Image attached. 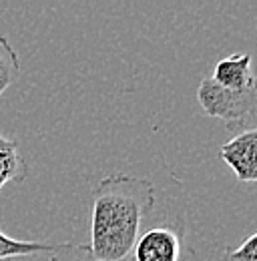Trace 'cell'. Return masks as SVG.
Returning a JSON list of instances; mask_svg holds the SVG:
<instances>
[{
  "label": "cell",
  "instance_id": "cell-1",
  "mask_svg": "<svg viewBox=\"0 0 257 261\" xmlns=\"http://www.w3.org/2000/svg\"><path fill=\"white\" fill-rule=\"evenodd\" d=\"M155 207V185L145 177L115 173L95 187L91 251L98 261L133 259L143 219Z\"/></svg>",
  "mask_w": 257,
  "mask_h": 261
},
{
  "label": "cell",
  "instance_id": "cell-2",
  "mask_svg": "<svg viewBox=\"0 0 257 261\" xmlns=\"http://www.w3.org/2000/svg\"><path fill=\"white\" fill-rule=\"evenodd\" d=\"M197 100L207 117L219 119L229 127L253 121L257 111L255 85L243 91H231L219 87L211 79H203L197 89Z\"/></svg>",
  "mask_w": 257,
  "mask_h": 261
},
{
  "label": "cell",
  "instance_id": "cell-3",
  "mask_svg": "<svg viewBox=\"0 0 257 261\" xmlns=\"http://www.w3.org/2000/svg\"><path fill=\"white\" fill-rule=\"evenodd\" d=\"M183 229L175 225H155L139 235L131 257L133 261H179Z\"/></svg>",
  "mask_w": 257,
  "mask_h": 261
},
{
  "label": "cell",
  "instance_id": "cell-4",
  "mask_svg": "<svg viewBox=\"0 0 257 261\" xmlns=\"http://www.w3.org/2000/svg\"><path fill=\"white\" fill-rule=\"evenodd\" d=\"M257 130L245 129L233 139H229L221 147L219 157L225 165H229L241 183H253L257 179Z\"/></svg>",
  "mask_w": 257,
  "mask_h": 261
},
{
  "label": "cell",
  "instance_id": "cell-5",
  "mask_svg": "<svg viewBox=\"0 0 257 261\" xmlns=\"http://www.w3.org/2000/svg\"><path fill=\"white\" fill-rule=\"evenodd\" d=\"M211 81L231 91H243L247 87H253L255 81L251 74V57L245 53H235L227 59H221L215 65Z\"/></svg>",
  "mask_w": 257,
  "mask_h": 261
},
{
  "label": "cell",
  "instance_id": "cell-6",
  "mask_svg": "<svg viewBox=\"0 0 257 261\" xmlns=\"http://www.w3.org/2000/svg\"><path fill=\"white\" fill-rule=\"evenodd\" d=\"M29 175V163L16 141L0 133V189L8 183H22Z\"/></svg>",
  "mask_w": 257,
  "mask_h": 261
},
{
  "label": "cell",
  "instance_id": "cell-7",
  "mask_svg": "<svg viewBox=\"0 0 257 261\" xmlns=\"http://www.w3.org/2000/svg\"><path fill=\"white\" fill-rule=\"evenodd\" d=\"M55 245L42 243V241H24V239H14L0 231V261L14 259V257H27V255H40V253H50Z\"/></svg>",
  "mask_w": 257,
  "mask_h": 261
},
{
  "label": "cell",
  "instance_id": "cell-8",
  "mask_svg": "<svg viewBox=\"0 0 257 261\" xmlns=\"http://www.w3.org/2000/svg\"><path fill=\"white\" fill-rule=\"evenodd\" d=\"M20 61L8 38L0 36V95L18 79Z\"/></svg>",
  "mask_w": 257,
  "mask_h": 261
},
{
  "label": "cell",
  "instance_id": "cell-9",
  "mask_svg": "<svg viewBox=\"0 0 257 261\" xmlns=\"http://www.w3.org/2000/svg\"><path fill=\"white\" fill-rule=\"evenodd\" d=\"M50 261H98L93 255L89 245H79V243H61L55 245L50 251ZM133 261V259H127Z\"/></svg>",
  "mask_w": 257,
  "mask_h": 261
},
{
  "label": "cell",
  "instance_id": "cell-10",
  "mask_svg": "<svg viewBox=\"0 0 257 261\" xmlns=\"http://www.w3.org/2000/svg\"><path fill=\"white\" fill-rule=\"evenodd\" d=\"M223 261H257V235L251 233L239 247L225 251Z\"/></svg>",
  "mask_w": 257,
  "mask_h": 261
},
{
  "label": "cell",
  "instance_id": "cell-11",
  "mask_svg": "<svg viewBox=\"0 0 257 261\" xmlns=\"http://www.w3.org/2000/svg\"><path fill=\"white\" fill-rule=\"evenodd\" d=\"M8 261H14V259H8Z\"/></svg>",
  "mask_w": 257,
  "mask_h": 261
}]
</instances>
